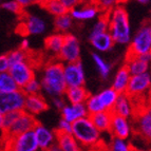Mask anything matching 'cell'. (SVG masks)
Wrapping results in <instances>:
<instances>
[{
    "instance_id": "obj_1",
    "label": "cell",
    "mask_w": 151,
    "mask_h": 151,
    "mask_svg": "<svg viewBox=\"0 0 151 151\" xmlns=\"http://www.w3.org/2000/svg\"><path fill=\"white\" fill-rule=\"evenodd\" d=\"M41 89L50 96L63 95L67 89L65 75H63V63L52 60L45 65L41 75Z\"/></svg>"
},
{
    "instance_id": "obj_2",
    "label": "cell",
    "mask_w": 151,
    "mask_h": 151,
    "mask_svg": "<svg viewBox=\"0 0 151 151\" xmlns=\"http://www.w3.org/2000/svg\"><path fill=\"white\" fill-rule=\"evenodd\" d=\"M108 32L117 45H128L131 40V27L129 15L123 5H116L108 12Z\"/></svg>"
},
{
    "instance_id": "obj_3",
    "label": "cell",
    "mask_w": 151,
    "mask_h": 151,
    "mask_svg": "<svg viewBox=\"0 0 151 151\" xmlns=\"http://www.w3.org/2000/svg\"><path fill=\"white\" fill-rule=\"evenodd\" d=\"M71 133L81 148H95L101 143V132L94 126L90 117L86 116L72 123Z\"/></svg>"
},
{
    "instance_id": "obj_4",
    "label": "cell",
    "mask_w": 151,
    "mask_h": 151,
    "mask_svg": "<svg viewBox=\"0 0 151 151\" xmlns=\"http://www.w3.org/2000/svg\"><path fill=\"white\" fill-rule=\"evenodd\" d=\"M129 45V55H144L151 52V27L143 25L133 37Z\"/></svg>"
},
{
    "instance_id": "obj_5",
    "label": "cell",
    "mask_w": 151,
    "mask_h": 151,
    "mask_svg": "<svg viewBox=\"0 0 151 151\" xmlns=\"http://www.w3.org/2000/svg\"><path fill=\"white\" fill-rule=\"evenodd\" d=\"M126 93L132 98V101L147 94L151 95V78L149 72L131 75Z\"/></svg>"
},
{
    "instance_id": "obj_6",
    "label": "cell",
    "mask_w": 151,
    "mask_h": 151,
    "mask_svg": "<svg viewBox=\"0 0 151 151\" xmlns=\"http://www.w3.org/2000/svg\"><path fill=\"white\" fill-rule=\"evenodd\" d=\"M5 148L14 151H36L39 149L33 130L6 137Z\"/></svg>"
},
{
    "instance_id": "obj_7",
    "label": "cell",
    "mask_w": 151,
    "mask_h": 151,
    "mask_svg": "<svg viewBox=\"0 0 151 151\" xmlns=\"http://www.w3.org/2000/svg\"><path fill=\"white\" fill-rule=\"evenodd\" d=\"M25 101V94L21 89L0 92V112L8 113L12 111H23Z\"/></svg>"
},
{
    "instance_id": "obj_8",
    "label": "cell",
    "mask_w": 151,
    "mask_h": 151,
    "mask_svg": "<svg viewBox=\"0 0 151 151\" xmlns=\"http://www.w3.org/2000/svg\"><path fill=\"white\" fill-rule=\"evenodd\" d=\"M57 58L63 63L81 60V45L77 37L72 34H65L63 45Z\"/></svg>"
},
{
    "instance_id": "obj_9",
    "label": "cell",
    "mask_w": 151,
    "mask_h": 151,
    "mask_svg": "<svg viewBox=\"0 0 151 151\" xmlns=\"http://www.w3.org/2000/svg\"><path fill=\"white\" fill-rule=\"evenodd\" d=\"M9 72L12 75V77L14 78V81L17 83L19 89H21L29 81L35 77L34 65L29 60V58L25 60L11 65Z\"/></svg>"
},
{
    "instance_id": "obj_10",
    "label": "cell",
    "mask_w": 151,
    "mask_h": 151,
    "mask_svg": "<svg viewBox=\"0 0 151 151\" xmlns=\"http://www.w3.org/2000/svg\"><path fill=\"white\" fill-rule=\"evenodd\" d=\"M135 119V131L142 137L151 142V101L141 108L134 114Z\"/></svg>"
},
{
    "instance_id": "obj_11",
    "label": "cell",
    "mask_w": 151,
    "mask_h": 151,
    "mask_svg": "<svg viewBox=\"0 0 151 151\" xmlns=\"http://www.w3.org/2000/svg\"><path fill=\"white\" fill-rule=\"evenodd\" d=\"M37 123L38 122L35 119L34 115H31L25 111H21L19 115L17 116V119L14 121V123L4 131V135L5 137H9V136H14L27 132V131L33 130Z\"/></svg>"
},
{
    "instance_id": "obj_12",
    "label": "cell",
    "mask_w": 151,
    "mask_h": 151,
    "mask_svg": "<svg viewBox=\"0 0 151 151\" xmlns=\"http://www.w3.org/2000/svg\"><path fill=\"white\" fill-rule=\"evenodd\" d=\"M63 75L67 87L85 86L86 78L81 60L63 63Z\"/></svg>"
},
{
    "instance_id": "obj_13",
    "label": "cell",
    "mask_w": 151,
    "mask_h": 151,
    "mask_svg": "<svg viewBox=\"0 0 151 151\" xmlns=\"http://www.w3.org/2000/svg\"><path fill=\"white\" fill-rule=\"evenodd\" d=\"M37 141L38 148L40 150H51L56 144V131L51 130L43 125L36 124L33 129Z\"/></svg>"
},
{
    "instance_id": "obj_14",
    "label": "cell",
    "mask_w": 151,
    "mask_h": 151,
    "mask_svg": "<svg viewBox=\"0 0 151 151\" xmlns=\"http://www.w3.org/2000/svg\"><path fill=\"white\" fill-rule=\"evenodd\" d=\"M109 132L112 134V136L128 139L132 133V127H131L129 119L117 115V114H113Z\"/></svg>"
},
{
    "instance_id": "obj_15",
    "label": "cell",
    "mask_w": 151,
    "mask_h": 151,
    "mask_svg": "<svg viewBox=\"0 0 151 151\" xmlns=\"http://www.w3.org/2000/svg\"><path fill=\"white\" fill-rule=\"evenodd\" d=\"M135 112V105H134L132 98L127 93L119 94V97L116 99L113 109H112V113L130 119L134 116Z\"/></svg>"
},
{
    "instance_id": "obj_16",
    "label": "cell",
    "mask_w": 151,
    "mask_h": 151,
    "mask_svg": "<svg viewBox=\"0 0 151 151\" xmlns=\"http://www.w3.org/2000/svg\"><path fill=\"white\" fill-rule=\"evenodd\" d=\"M49 108L48 103L40 93L32 94V95H25L24 108L23 111L30 113L31 115H38L47 111Z\"/></svg>"
},
{
    "instance_id": "obj_17",
    "label": "cell",
    "mask_w": 151,
    "mask_h": 151,
    "mask_svg": "<svg viewBox=\"0 0 151 151\" xmlns=\"http://www.w3.org/2000/svg\"><path fill=\"white\" fill-rule=\"evenodd\" d=\"M69 13H70L71 17L75 19V20L86 21L97 17L99 15V13H101V11L96 6L95 3H92V4L81 3V6L78 4L77 6L72 9L71 11H69Z\"/></svg>"
},
{
    "instance_id": "obj_18",
    "label": "cell",
    "mask_w": 151,
    "mask_h": 151,
    "mask_svg": "<svg viewBox=\"0 0 151 151\" xmlns=\"http://www.w3.org/2000/svg\"><path fill=\"white\" fill-rule=\"evenodd\" d=\"M60 111H61L63 119L70 122V123H74V122L78 121V119H81L83 117H86V116L89 115L85 103L70 104V105L65 104Z\"/></svg>"
},
{
    "instance_id": "obj_19",
    "label": "cell",
    "mask_w": 151,
    "mask_h": 151,
    "mask_svg": "<svg viewBox=\"0 0 151 151\" xmlns=\"http://www.w3.org/2000/svg\"><path fill=\"white\" fill-rule=\"evenodd\" d=\"M131 75L142 74L149 72V69L151 67V63L148 61L144 55H129L127 54L126 63H125Z\"/></svg>"
},
{
    "instance_id": "obj_20",
    "label": "cell",
    "mask_w": 151,
    "mask_h": 151,
    "mask_svg": "<svg viewBox=\"0 0 151 151\" xmlns=\"http://www.w3.org/2000/svg\"><path fill=\"white\" fill-rule=\"evenodd\" d=\"M23 34L27 35H40L45 32L47 24L45 20L40 17L34 15H28L25 17V20L23 21L22 27Z\"/></svg>"
},
{
    "instance_id": "obj_21",
    "label": "cell",
    "mask_w": 151,
    "mask_h": 151,
    "mask_svg": "<svg viewBox=\"0 0 151 151\" xmlns=\"http://www.w3.org/2000/svg\"><path fill=\"white\" fill-rule=\"evenodd\" d=\"M90 42L94 49L98 52H108L111 49L113 48V45H115L113 38L110 35V33L107 32L98 33L95 35H90L89 36Z\"/></svg>"
},
{
    "instance_id": "obj_22",
    "label": "cell",
    "mask_w": 151,
    "mask_h": 151,
    "mask_svg": "<svg viewBox=\"0 0 151 151\" xmlns=\"http://www.w3.org/2000/svg\"><path fill=\"white\" fill-rule=\"evenodd\" d=\"M56 145L60 151H78L81 147L72 133L56 131Z\"/></svg>"
},
{
    "instance_id": "obj_23",
    "label": "cell",
    "mask_w": 151,
    "mask_h": 151,
    "mask_svg": "<svg viewBox=\"0 0 151 151\" xmlns=\"http://www.w3.org/2000/svg\"><path fill=\"white\" fill-rule=\"evenodd\" d=\"M112 115H113L112 111L105 110L97 112V113L90 114L89 117L92 121V123L94 124V126L103 133V132H109L110 131Z\"/></svg>"
},
{
    "instance_id": "obj_24",
    "label": "cell",
    "mask_w": 151,
    "mask_h": 151,
    "mask_svg": "<svg viewBox=\"0 0 151 151\" xmlns=\"http://www.w3.org/2000/svg\"><path fill=\"white\" fill-rule=\"evenodd\" d=\"M131 78V73L129 72L128 68L126 65H124L116 72L115 76L113 78L112 83V88L115 91H117L119 94L126 93L127 88H128L129 81Z\"/></svg>"
},
{
    "instance_id": "obj_25",
    "label": "cell",
    "mask_w": 151,
    "mask_h": 151,
    "mask_svg": "<svg viewBox=\"0 0 151 151\" xmlns=\"http://www.w3.org/2000/svg\"><path fill=\"white\" fill-rule=\"evenodd\" d=\"M63 95L70 104H79L85 103L90 95V93L83 86H76L67 87Z\"/></svg>"
},
{
    "instance_id": "obj_26",
    "label": "cell",
    "mask_w": 151,
    "mask_h": 151,
    "mask_svg": "<svg viewBox=\"0 0 151 151\" xmlns=\"http://www.w3.org/2000/svg\"><path fill=\"white\" fill-rule=\"evenodd\" d=\"M63 39H65V34L59 32L52 34L51 36L47 37L45 41V47L47 49V51L49 53L53 54V55H55L57 57L61 50V47L63 45Z\"/></svg>"
},
{
    "instance_id": "obj_27",
    "label": "cell",
    "mask_w": 151,
    "mask_h": 151,
    "mask_svg": "<svg viewBox=\"0 0 151 151\" xmlns=\"http://www.w3.org/2000/svg\"><path fill=\"white\" fill-rule=\"evenodd\" d=\"M119 92L117 91L114 90L112 87L108 89H105L103 90L101 92L97 94V97L98 99L101 101V105L104 106L105 110H109V111H112L114 107V104H115L116 99L119 97Z\"/></svg>"
},
{
    "instance_id": "obj_28",
    "label": "cell",
    "mask_w": 151,
    "mask_h": 151,
    "mask_svg": "<svg viewBox=\"0 0 151 151\" xmlns=\"http://www.w3.org/2000/svg\"><path fill=\"white\" fill-rule=\"evenodd\" d=\"M72 22H73V18L71 17L69 12L63 15L56 16L54 20L56 31L63 34H67L69 32V30L72 28Z\"/></svg>"
},
{
    "instance_id": "obj_29",
    "label": "cell",
    "mask_w": 151,
    "mask_h": 151,
    "mask_svg": "<svg viewBox=\"0 0 151 151\" xmlns=\"http://www.w3.org/2000/svg\"><path fill=\"white\" fill-rule=\"evenodd\" d=\"M18 86L9 71L0 73V92H10L17 90Z\"/></svg>"
},
{
    "instance_id": "obj_30",
    "label": "cell",
    "mask_w": 151,
    "mask_h": 151,
    "mask_svg": "<svg viewBox=\"0 0 151 151\" xmlns=\"http://www.w3.org/2000/svg\"><path fill=\"white\" fill-rule=\"evenodd\" d=\"M42 6L48 11L50 14H52V15L55 16V17L69 12V11L65 8V5L61 3L60 0H48Z\"/></svg>"
},
{
    "instance_id": "obj_31",
    "label": "cell",
    "mask_w": 151,
    "mask_h": 151,
    "mask_svg": "<svg viewBox=\"0 0 151 151\" xmlns=\"http://www.w3.org/2000/svg\"><path fill=\"white\" fill-rule=\"evenodd\" d=\"M108 148L113 151H130L133 149L131 147L128 139L117 137V136H113L111 139V142L109 143Z\"/></svg>"
},
{
    "instance_id": "obj_32",
    "label": "cell",
    "mask_w": 151,
    "mask_h": 151,
    "mask_svg": "<svg viewBox=\"0 0 151 151\" xmlns=\"http://www.w3.org/2000/svg\"><path fill=\"white\" fill-rule=\"evenodd\" d=\"M85 105H86L87 111H88L89 115L93 113H97V112H101V111H105V108L101 105V101L98 99L97 94L96 95H89V97L87 98V101H85Z\"/></svg>"
},
{
    "instance_id": "obj_33",
    "label": "cell",
    "mask_w": 151,
    "mask_h": 151,
    "mask_svg": "<svg viewBox=\"0 0 151 151\" xmlns=\"http://www.w3.org/2000/svg\"><path fill=\"white\" fill-rule=\"evenodd\" d=\"M92 58H93V61L95 63L96 68H97L98 72L101 74V76L103 78H107L110 74L111 71V67L109 63H106V60L104 59L101 56H99L98 54H93L92 55Z\"/></svg>"
},
{
    "instance_id": "obj_34",
    "label": "cell",
    "mask_w": 151,
    "mask_h": 151,
    "mask_svg": "<svg viewBox=\"0 0 151 151\" xmlns=\"http://www.w3.org/2000/svg\"><path fill=\"white\" fill-rule=\"evenodd\" d=\"M109 29V19H108V13H104L101 17L98 18V20L93 25V29L91 31L90 35H95L98 33L107 32Z\"/></svg>"
},
{
    "instance_id": "obj_35",
    "label": "cell",
    "mask_w": 151,
    "mask_h": 151,
    "mask_svg": "<svg viewBox=\"0 0 151 151\" xmlns=\"http://www.w3.org/2000/svg\"><path fill=\"white\" fill-rule=\"evenodd\" d=\"M21 90L24 92L25 95H32V94H38L41 92V83L40 81L36 79L35 77L32 78L31 81H29L25 83L24 86L21 88Z\"/></svg>"
},
{
    "instance_id": "obj_36",
    "label": "cell",
    "mask_w": 151,
    "mask_h": 151,
    "mask_svg": "<svg viewBox=\"0 0 151 151\" xmlns=\"http://www.w3.org/2000/svg\"><path fill=\"white\" fill-rule=\"evenodd\" d=\"M6 56H8V59H9V61H10V65L25 60V59L29 58L28 52L22 50V49H18V50L12 51V52H10Z\"/></svg>"
},
{
    "instance_id": "obj_37",
    "label": "cell",
    "mask_w": 151,
    "mask_h": 151,
    "mask_svg": "<svg viewBox=\"0 0 151 151\" xmlns=\"http://www.w3.org/2000/svg\"><path fill=\"white\" fill-rule=\"evenodd\" d=\"M121 0H96L95 4L101 13H108L110 12L112 9H114L116 5H119Z\"/></svg>"
},
{
    "instance_id": "obj_38",
    "label": "cell",
    "mask_w": 151,
    "mask_h": 151,
    "mask_svg": "<svg viewBox=\"0 0 151 151\" xmlns=\"http://www.w3.org/2000/svg\"><path fill=\"white\" fill-rule=\"evenodd\" d=\"M2 8L4 9L5 11L11 13H14L16 15H19L22 13L23 6L20 4L19 2H17L16 0H11V1H6V2L2 3Z\"/></svg>"
},
{
    "instance_id": "obj_39",
    "label": "cell",
    "mask_w": 151,
    "mask_h": 151,
    "mask_svg": "<svg viewBox=\"0 0 151 151\" xmlns=\"http://www.w3.org/2000/svg\"><path fill=\"white\" fill-rule=\"evenodd\" d=\"M21 111H12V112H8V113L3 114V131H5L9 127L14 123L17 116L19 115Z\"/></svg>"
},
{
    "instance_id": "obj_40",
    "label": "cell",
    "mask_w": 151,
    "mask_h": 151,
    "mask_svg": "<svg viewBox=\"0 0 151 151\" xmlns=\"http://www.w3.org/2000/svg\"><path fill=\"white\" fill-rule=\"evenodd\" d=\"M57 132H65V133H71L72 131V123L65 121V119H61L58 124V128H57Z\"/></svg>"
},
{
    "instance_id": "obj_41",
    "label": "cell",
    "mask_w": 151,
    "mask_h": 151,
    "mask_svg": "<svg viewBox=\"0 0 151 151\" xmlns=\"http://www.w3.org/2000/svg\"><path fill=\"white\" fill-rule=\"evenodd\" d=\"M52 103L55 106V108H57L58 110H61L65 105V97H63V95L52 96Z\"/></svg>"
},
{
    "instance_id": "obj_42",
    "label": "cell",
    "mask_w": 151,
    "mask_h": 151,
    "mask_svg": "<svg viewBox=\"0 0 151 151\" xmlns=\"http://www.w3.org/2000/svg\"><path fill=\"white\" fill-rule=\"evenodd\" d=\"M10 65H11L8 59V56L0 55V73H1V72H5V71H9Z\"/></svg>"
},
{
    "instance_id": "obj_43",
    "label": "cell",
    "mask_w": 151,
    "mask_h": 151,
    "mask_svg": "<svg viewBox=\"0 0 151 151\" xmlns=\"http://www.w3.org/2000/svg\"><path fill=\"white\" fill-rule=\"evenodd\" d=\"M60 1L68 11H71L78 4H81V0H60Z\"/></svg>"
},
{
    "instance_id": "obj_44",
    "label": "cell",
    "mask_w": 151,
    "mask_h": 151,
    "mask_svg": "<svg viewBox=\"0 0 151 151\" xmlns=\"http://www.w3.org/2000/svg\"><path fill=\"white\" fill-rule=\"evenodd\" d=\"M29 48H30V42H29V40L27 38H24V39L21 41L20 49H22V50H24V51H28Z\"/></svg>"
},
{
    "instance_id": "obj_45",
    "label": "cell",
    "mask_w": 151,
    "mask_h": 151,
    "mask_svg": "<svg viewBox=\"0 0 151 151\" xmlns=\"http://www.w3.org/2000/svg\"><path fill=\"white\" fill-rule=\"evenodd\" d=\"M16 1L20 3L23 8H25V6H29V5L33 3V0H16Z\"/></svg>"
},
{
    "instance_id": "obj_46",
    "label": "cell",
    "mask_w": 151,
    "mask_h": 151,
    "mask_svg": "<svg viewBox=\"0 0 151 151\" xmlns=\"http://www.w3.org/2000/svg\"><path fill=\"white\" fill-rule=\"evenodd\" d=\"M0 132L4 133V131H3V113L1 112H0Z\"/></svg>"
},
{
    "instance_id": "obj_47",
    "label": "cell",
    "mask_w": 151,
    "mask_h": 151,
    "mask_svg": "<svg viewBox=\"0 0 151 151\" xmlns=\"http://www.w3.org/2000/svg\"><path fill=\"white\" fill-rule=\"evenodd\" d=\"M96 0H81V3H86V4H92L95 3Z\"/></svg>"
},
{
    "instance_id": "obj_48",
    "label": "cell",
    "mask_w": 151,
    "mask_h": 151,
    "mask_svg": "<svg viewBox=\"0 0 151 151\" xmlns=\"http://www.w3.org/2000/svg\"><path fill=\"white\" fill-rule=\"evenodd\" d=\"M47 1H48V0H33L34 3H37V4H40V5H43Z\"/></svg>"
},
{
    "instance_id": "obj_49",
    "label": "cell",
    "mask_w": 151,
    "mask_h": 151,
    "mask_svg": "<svg viewBox=\"0 0 151 151\" xmlns=\"http://www.w3.org/2000/svg\"><path fill=\"white\" fill-rule=\"evenodd\" d=\"M137 2H139V3H142V4H146V3H148L150 0H136Z\"/></svg>"
},
{
    "instance_id": "obj_50",
    "label": "cell",
    "mask_w": 151,
    "mask_h": 151,
    "mask_svg": "<svg viewBox=\"0 0 151 151\" xmlns=\"http://www.w3.org/2000/svg\"><path fill=\"white\" fill-rule=\"evenodd\" d=\"M149 74H150V78H151V67H150V69H149Z\"/></svg>"
},
{
    "instance_id": "obj_51",
    "label": "cell",
    "mask_w": 151,
    "mask_h": 151,
    "mask_svg": "<svg viewBox=\"0 0 151 151\" xmlns=\"http://www.w3.org/2000/svg\"><path fill=\"white\" fill-rule=\"evenodd\" d=\"M150 101H151V95H150Z\"/></svg>"
}]
</instances>
